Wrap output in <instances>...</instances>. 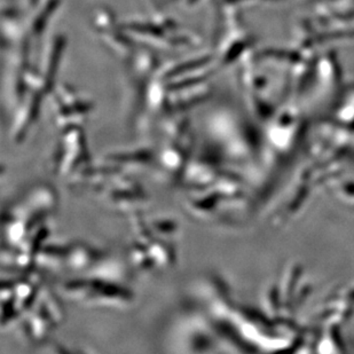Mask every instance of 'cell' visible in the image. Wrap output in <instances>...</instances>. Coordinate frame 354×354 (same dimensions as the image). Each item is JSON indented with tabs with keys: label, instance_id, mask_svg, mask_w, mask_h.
I'll return each mask as SVG.
<instances>
[{
	"label": "cell",
	"instance_id": "8",
	"mask_svg": "<svg viewBox=\"0 0 354 354\" xmlns=\"http://www.w3.org/2000/svg\"><path fill=\"white\" fill-rule=\"evenodd\" d=\"M174 344L180 346V352H214L216 336L211 329V320L202 322L201 319L181 322Z\"/></svg>",
	"mask_w": 354,
	"mask_h": 354
},
{
	"label": "cell",
	"instance_id": "3",
	"mask_svg": "<svg viewBox=\"0 0 354 354\" xmlns=\"http://www.w3.org/2000/svg\"><path fill=\"white\" fill-rule=\"evenodd\" d=\"M132 226L133 239L127 250L131 264L138 271L146 273L172 268L176 263V250L171 241L155 234L142 218H136Z\"/></svg>",
	"mask_w": 354,
	"mask_h": 354
},
{
	"label": "cell",
	"instance_id": "9",
	"mask_svg": "<svg viewBox=\"0 0 354 354\" xmlns=\"http://www.w3.org/2000/svg\"><path fill=\"white\" fill-rule=\"evenodd\" d=\"M106 258L107 256L104 251L90 244L84 242L64 243L61 268L78 274H86L95 270Z\"/></svg>",
	"mask_w": 354,
	"mask_h": 354
},
{
	"label": "cell",
	"instance_id": "1",
	"mask_svg": "<svg viewBox=\"0 0 354 354\" xmlns=\"http://www.w3.org/2000/svg\"><path fill=\"white\" fill-rule=\"evenodd\" d=\"M57 205L53 188L41 185L3 212V249L17 247L48 224Z\"/></svg>",
	"mask_w": 354,
	"mask_h": 354
},
{
	"label": "cell",
	"instance_id": "5",
	"mask_svg": "<svg viewBox=\"0 0 354 354\" xmlns=\"http://www.w3.org/2000/svg\"><path fill=\"white\" fill-rule=\"evenodd\" d=\"M41 281L34 271L3 280L1 284V327H10L22 320L37 301Z\"/></svg>",
	"mask_w": 354,
	"mask_h": 354
},
{
	"label": "cell",
	"instance_id": "7",
	"mask_svg": "<svg viewBox=\"0 0 354 354\" xmlns=\"http://www.w3.org/2000/svg\"><path fill=\"white\" fill-rule=\"evenodd\" d=\"M64 317L57 292L43 287L34 306L22 319L24 334L31 341H43L62 324Z\"/></svg>",
	"mask_w": 354,
	"mask_h": 354
},
{
	"label": "cell",
	"instance_id": "2",
	"mask_svg": "<svg viewBox=\"0 0 354 354\" xmlns=\"http://www.w3.org/2000/svg\"><path fill=\"white\" fill-rule=\"evenodd\" d=\"M57 294L68 301L91 308H127L134 301L133 292L122 283V280L95 273L64 281Z\"/></svg>",
	"mask_w": 354,
	"mask_h": 354
},
{
	"label": "cell",
	"instance_id": "6",
	"mask_svg": "<svg viewBox=\"0 0 354 354\" xmlns=\"http://www.w3.org/2000/svg\"><path fill=\"white\" fill-rule=\"evenodd\" d=\"M90 167L86 140L78 127L64 129L52 156V169L57 177L73 179Z\"/></svg>",
	"mask_w": 354,
	"mask_h": 354
},
{
	"label": "cell",
	"instance_id": "4",
	"mask_svg": "<svg viewBox=\"0 0 354 354\" xmlns=\"http://www.w3.org/2000/svg\"><path fill=\"white\" fill-rule=\"evenodd\" d=\"M194 140L183 124L171 127L164 133V139L156 151L155 169L165 179L176 183L180 181L185 169L194 153Z\"/></svg>",
	"mask_w": 354,
	"mask_h": 354
}]
</instances>
